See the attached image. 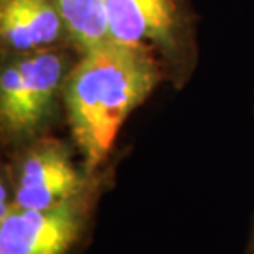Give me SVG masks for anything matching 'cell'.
Listing matches in <instances>:
<instances>
[{"instance_id":"cell-8","label":"cell","mask_w":254,"mask_h":254,"mask_svg":"<svg viewBox=\"0 0 254 254\" xmlns=\"http://www.w3.org/2000/svg\"><path fill=\"white\" fill-rule=\"evenodd\" d=\"M12 207H13V195H10L7 182L3 181L2 174H0V221L7 217Z\"/></svg>"},{"instance_id":"cell-3","label":"cell","mask_w":254,"mask_h":254,"mask_svg":"<svg viewBox=\"0 0 254 254\" xmlns=\"http://www.w3.org/2000/svg\"><path fill=\"white\" fill-rule=\"evenodd\" d=\"M64 58L45 50L10 64L0 72V123L12 136L28 138L48 120L64 87Z\"/></svg>"},{"instance_id":"cell-1","label":"cell","mask_w":254,"mask_h":254,"mask_svg":"<svg viewBox=\"0 0 254 254\" xmlns=\"http://www.w3.org/2000/svg\"><path fill=\"white\" fill-rule=\"evenodd\" d=\"M163 77V61L144 48L110 40L84 51L63 90L72 141L90 172L107 163L127 118Z\"/></svg>"},{"instance_id":"cell-5","label":"cell","mask_w":254,"mask_h":254,"mask_svg":"<svg viewBox=\"0 0 254 254\" xmlns=\"http://www.w3.org/2000/svg\"><path fill=\"white\" fill-rule=\"evenodd\" d=\"M110 40L144 48L161 61L177 58L187 41L181 0H105Z\"/></svg>"},{"instance_id":"cell-2","label":"cell","mask_w":254,"mask_h":254,"mask_svg":"<svg viewBox=\"0 0 254 254\" xmlns=\"http://www.w3.org/2000/svg\"><path fill=\"white\" fill-rule=\"evenodd\" d=\"M102 177L80 195L46 210L12 207L0 221V254H79L89 241Z\"/></svg>"},{"instance_id":"cell-4","label":"cell","mask_w":254,"mask_h":254,"mask_svg":"<svg viewBox=\"0 0 254 254\" xmlns=\"http://www.w3.org/2000/svg\"><path fill=\"white\" fill-rule=\"evenodd\" d=\"M100 179L74 159L67 144L40 138L20 154L13 171V207L46 210L80 195Z\"/></svg>"},{"instance_id":"cell-7","label":"cell","mask_w":254,"mask_h":254,"mask_svg":"<svg viewBox=\"0 0 254 254\" xmlns=\"http://www.w3.org/2000/svg\"><path fill=\"white\" fill-rule=\"evenodd\" d=\"M64 30L82 51L110 41L105 0H55Z\"/></svg>"},{"instance_id":"cell-6","label":"cell","mask_w":254,"mask_h":254,"mask_svg":"<svg viewBox=\"0 0 254 254\" xmlns=\"http://www.w3.org/2000/svg\"><path fill=\"white\" fill-rule=\"evenodd\" d=\"M63 30L55 0H5L0 7V38L17 51L45 50Z\"/></svg>"},{"instance_id":"cell-10","label":"cell","mask_w":254,"mask_h":254,"mask_svg":"<svg viewBox=\"0 0 254 254\" xmlns=\"http://www.w3.org/2000/svg\"><path fill=\"white\" fill-rule=\"evenodd\" d=\"M3 2H5V0H0V7H2V5H3Z\"/></svg>"},{"instance_id":"cell-9","label":"cell","mask_w":254,"mask_h":254,"mask_svg":"<svg viewBox=\"0 0 254 254\" xmlns=\"http://www.w3.org/2000/svg\"><path fill=\"white\" fill-rule=\"evenodd\" d=\"M245 254H254V215H253V218H251L250 233H248V241H246Z\"/></svg>"}]
</instances>
